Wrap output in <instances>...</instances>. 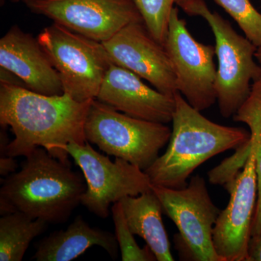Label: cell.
<instances>
[{"mask_svg":"<svg viewBox=\"0 0 261 261\" xmlns=\"http://www.w3.org/2000/svg\"><path fill=\"white\" fill-rule=\"evenodd\" d=\"M258 139L250 137L251 147L245 166L232 181L225 185L230 199L213 230V243L223 261H246L254 214L257 181L255 161Z\"/></svg>","mask_w":261,"mask_h":261,"instance_id":"obj_10","label":"cell"},{"mask_svg":"<svg viewBox=\"0 0 261 261\" xmlns=\"http://www.w3.org/2000/svg\"><path fill=\"white\" fill-rule=\"evenodd\" d=\"M257 181V197L256 207L252 221L251 237L261 234V137L258 140L256 149V161H255Z\"/></svg>","mask_w":261,"mask_h":261,"instance_id":"obj_21","label":"cell"},{"mask_svg":"<svg viewBox=\"0 0 261 261\" xmlns=\"http://www.w3.org/2000/svg\"><path fill=\"white\" fill-rule=\"evenodd\" d=\"M2 2L10 1L13 3H23L24 4L29 5L32 3H37V2L46 1V0H1Z\"/></svg>","mask_w":261,"mask_h":261,"instance_id":"obj_24","label":"cell"},{"mask_svg":"<svg viewBox=\"0 0 261 261\" xmlns=\"http://www.w3.org/2000/svg\"><path fill=\"white\" fill-rule=\"evenodd\" d=\"M48 223L33 219L23 213L0 218V261H21L34 238L47 228Z\"/></svg>","mask_w":261,"mask_h":261,"instance_id":"obj_17","label":"cell"},{"mask_svg":"<svg viewBox=\"0 0 261 261\" xmlns=\"http://www.w3.org/2000/svg\"><path fill=\"white\" fill-rule=\"evenodd\" d=\"M114 223L116 238L123 261H154L155 255L148 245L143 248L136 242L123 214L121 202H117L111 207Z\"/></svg>","mask_w":261,"mask_h":261,"instance_id":"obj_19","label":"cell"},{"mask_svg":"<svg viewBox=\"0 0 261 261\" xmlns=\"http://www.w3.org/2000/svg\"><path fill=\"white\" fill-rule=\"evenodd\" d=\"M18 163L15 158L5 155L0 158V175L3 177H6L16 171Z\"/></svg>","mask_w":261,"mask_h":261,"instance_id":"obj_23","label":"cell"},{"mask_svg":"<svg viewBox=\"0 0 261 261\" xmlns=\"http://www.w3.org/2000/svg\"><path fill=\"white\" fill-rule=\"evenodd\" d=\"M168 148L145 170L154 186L181 189L196 168L211 158L247 143L250 133L240 127L223 126L207 119L179 92Z\"/></svg>","mask_w":261,"mask_h":261,"instance_id":"obj_3","label":"cell"},{"mask_svg":"<svg viewBox=\"0 0 261 261\" xmlns=\"http://www.w3.org/2000/svg\"><path fill=\"white\" fill-rule=\"evenodd\" d=\"M152 191L161 201L163 214L177 226L192 260L223 261L213 243V230L221 211L211 200L203 177L196 175L181 189L152 185Z\"/></svg>","mask_w":261,"mask_h":261,"instance_id":"obj_8","label":"cell"},{"mask_svg":"<svg viewBox=\"0 0 261 261\" xmlns=\"http://www.w3.org/2000/svg\"><path fill=\"white\" fill-rule=\"evenodd\" d=\"M238 23L247 38L256 47H261V13L250 0H214Z\"/></svg>","mask_w":261,"mask_h":261,"instance_id":"obj_20","label":"cell"},{"mask_svg":"<svg viewBox=\"0 0 261 261\" xmlns=\"http://www.w3.org/2000/svg\"><path fill=\"white\" fill-rule=\"evenodd\" d=\"M246 261H261V234L250 238Z\"/></svg>","mask_w":261,"mask_h":261,"instance_id":"obj_22","label":"cell"},{"mask_svg":"<svg viewBox=\"0 0 261 261\" xmlns=\"http://www.w3.org/2000/svg\"><path fill=\"white\" fill-rule=\"evenodd\" d=\"M176 5L190 16L202 17L214 33L220 113L225 118L233 117L248 97L250 83L261 76L260 65L255 61L257 47L239 34L227 20L211 11L204 0H176Z\"/></svg>","mask_w":261,"mask_h":261,"instance_id":"obj_4","label":"cell"},{"mask_svg":"<svg viewBox=\"0 0 261 261\" xmlns=\"http://www.w3.org/2000/svg\"><path fill=\"white\" fill-rule=\"evenodd\" d=\"M120 202L130 231L145 240L157 260H174L163 225L162 205L152 190Z\"/></svg>","mask_w":261,"mask_h":261,"instance_id":"obj_16","label":"cell"},{"mask_svg":"<svg viewBox=\"0 0 261 261\" xmlns=\"http://www.w3.org/2000/svg\"><path fill=\"white\" fill-rule=\"evenodd\" d=\"M72 32L105 42L133 23H144L133 0H46L27 5Z\"/></svg>","mask_w":261,"mask_h":261,"instance_id":"obj_11","label":"cell"},{"mask_svg":"<svg viewBox=\"0 0 261 261\" xmlns=\"http://www.w3.org/2000/svg\"><path fill=\"white\" fill-rule=\"evenodd\" d=\"M255 60H257V63L261 67V47H257L256 53L255 55Z\"/></svg>","mask_w":261,"mask_h":261,"instance_id":"obj_25","label":"cell"},{"mask_svg":"<svg viewBox=\"0 0 261 261\" xmlns=\"http://www.w3.org/2000/svg\"><path fill=\"white\" fill-rule=\"evenodd\" d=\"M152 37L165 45L168 25L176 0H133Z\"/></svg>","mask_w":261,"mask_h":261,"instance_id":"obj_18","label":"cell"},{"mask_svg":"<svg viewBox=\"0 0 261 261\" xmlns=\"http://www.w3.org/2000/svg\"><path fill=\"white\" fill-rule=\"evenodd\" d=\"M88 142L108 155L125 160L145 171L171 138L166 124L134 118L94 99L86 119Z\"/></svg>","mask_w":261,"mask_h":261,"instance_id":"obj_5","label":"cell"},{"mask_svg":"<svg viewBox=\"0 0 261 261\" xmlns=\"http://www.w3.org/2000/svg\"><path fill=\"white\" fill-rule=\"evenodd\" d=\"M102 44L114 64L133 72L162 93L174 95L178 92L167 51L149 34L145 23L128 24Z\"/></svg>","mask_w":261,"mask_h":261,"instance_id":"obj_12","label":"cell"},{"mask_svg":"<svg viewBox=\"0 0 261 261\" xmlns=\"http://www.w3.org/2000/svg\"><path fill=\"white\" fill-rule=\"evenodd\" d=\"M164 47L174 70L178 92L189 104L202 111L217 102L215 47L192 37L176 7L170 18Z\"/></svg>","mask_w":261,"mask_h":261,"instance_id":"obj_9","label":"cell"},{"mask_svg":"<svg viewBox=\"0 0 261 261\" xmlns=\"http://www.w3.org/2000/svg\"><path fill=\"white\" fill-rule=\"evenodd\" d=\"M95 99L134 118L164 124L172 121L174 95L151 88L133 72L114 63Z\"/></svg>","mask_w":261,"mask_h":261,"instance_id":"obj_13","label":"cell"},{"mask_svg":"<svg viewBox=\"0 0 261 261\" xmlns=\"http://www.w3.org/2000/svg\"><path fill=\"white\" fill-rule=\"evenodd\" d=\"M92 100L78 102L66 93L44 95L1 82L0 124L10 127L15 136L8 144L7 155L25 157L43 147L56 159L70 163L63 147L87 142L84 126Z\"/></svg>","mask_w":261,"mask_h":261,"instance_id":"obj_1","label":"cell"},{"mask_svg":"<svg viewBox=\"0 0 261 261\" xmlns=\"http://www.w3.org/2000/svg\"><path fill=\"white\" fill-rule=\"evenodd\" d=\"M63 149L82 170L87 190L81 204L101 219L110 215L111 205L126 197H136L151 191L152 185L145 171L121 159L114 162L99 153L89 142L72 143Z\"/></svg>","mask_w":261,"mask_h":261,"instance_id":"obj_7","label":"cell"},{"mask_svg":"<svg viewBox=\"0 0 261 261\" xmlns=\"http://www.w3.org/2000/svg\"><path fill=\"white\" fill-rule=\"evenodd\" d=\"M94 246L102 247L113 259L118 257L119 247L116 235L89 226L79 216L65 229L53 231L37 243L32 258L37 261H70Z\"/></svg>","mask_w":261,"mask_h":261,"instance_id":"obj_15","label":"cell"},{"mask_svg":"<svg viewBox=\"0 0 261 261\" xmlns=\"http://www.w3.org/2000/svg\"><path fill=\"white\" fill-rule=\"evenodd\" d=\"M25 158L20 171L2 180L0 214L20 212L49 224L65 223L81 204L85 178L43 147Z\"/></svg>","mask_w":261,"mask_h":261,"instance_id":"obj_2","label":"cell"},{"mask_svg":"<svg viewBox=\"0 0 261 261\" xmlns=\"http://www.w3.org/2000/svg\"><path fill=\"white\" fill-rule=\"evenodd\" d=\"M0 67L25 88L44 95L64 93L61 78L37 38L13 25L0 39Z\"/></svg>","mask_w":261,"mask_h":261,"instance_id":"obj_14","label":"cell"},{"mask_svg":"<svg viewBox=\"0 0 261 261\" xmlns=\"http://www.w3.org/2000/svg\"><path fill=\"white\" fill-rule=\"evenodd\" d=\"M37 39L58 71L64 93L78 102L95 99L113 63L102 43L56 23L43 29Z\"/></svg>","mask_w":261,"mask_h":261,"instance_id":"obj_6","label":"cell"}]
</instances>
